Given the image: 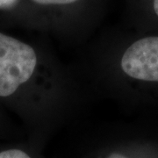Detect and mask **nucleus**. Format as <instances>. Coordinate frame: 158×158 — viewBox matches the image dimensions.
<instances>
[{"instance_id": "nucleus-1", "label": "nucleus", "mask_w": 158, "mask_h": 158, "mask_svg": "<svg viewBox=\"0 0 158 158\" xmlns=\"http://www.w3.org/2000/svg\"><path fill=\"white\" fill-rule=\"evenodd\" d=\"M36 63L31 46L0 33V97L10 96L27 82Z\"/></svg>"}, {"instance_id": "nucleus-5", "label": "nucleus", "mask_w": 158, "mask_h": 158, "mask_svg": "<svg viewBox=\"0 0 158 158\" xmlns=\"http://www.w3.org/2000/svg\"><path fill=\"white\" fill-rule=\"evenodd\" d=\"M18 0H0V9H8L14 6Z\"/></svg>"}, {"instance_id": "nucleus-7", "label": "nucleus", "mask_w": 158, "mask_h": 158, "mask_svg": "<svg viewBox=\"0 0 158 158\" xmlns=\"http://www.w3.org/2000/svg\"><path fill=\"white\" fill-rule=\"evenodd\" d=\"M154 10L158 16V0H154Z\"/></svg>"}, {"instance_id": "nucleus-4", "label": "nucleus", "mask_w": 158, "mask_h": 158, "mask_svg": "<svg viewBox=\"0 0 158 158\" xmlns=\"http://www.w3.org/2000/svg\"><path fill=\"white\" fill-rule=\"evenodd\" d=\"M40 5H69L78 0H34Z\"/></svg>"}, {"instance_id": "nucleus-3", "label": "nucleus", "mask_w": 158, "mask_h": 158, "mask_svg": "<svg viewBox=\"0 0 158 158\" xmlns=\"http://www.w3.org/2000/svg\"><path fill=\"white\" fill-rule=\"evenodd\" d=\"M0 158H31L27 154L19 149H9L0 153Z\"/></svg>"}, {"instance_id": "nucleus-6", "label": "nucleus", "mask_w": 158, "mask_h": 158, "mask_svg": "<svg viewBox=\"0 0 158 158\" xmlns=\"http://www.w3.org/2000/svg\"><path fill=\"white\" fill-rule=\"evenodd\" d=\"M107 158H127V156H125L121 154H118V153H113L111 154Z\"/></svg>"}, {"instance_id": "nucleus-2", "label": "nucleus", "mask_w": 158, "mask_h": 158, "mask_svg": "<svg viewBox=\"0 0 158 158\" xmlns=\"http://www.w3.org/2000/svg\"><path fill=\"white\" fill-rule=\"evenodd\" d=\"M120 65L132 78L158 82V37H146L134 42L125 51Z\"/></svg>"}]
</instances>
